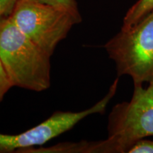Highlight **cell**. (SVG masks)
<instances>
[{"label":"cell","mask_w":153,"mask_h":153,"mask_svg":"<svg viewBox=\"0 0 153 153\" xmlns=\"http://www.w3.org/2000/svg\"><path fill=\"white\" fill-rule=\"evenodd\" d=\"M107 130L105 153L128 152L140 140L153 136V82L147 88L135 85L130 101L113 107Z\"/></svg>","instance_id":"3957f363"},{"label":"cell","mask_w":153,"mask_h":153,"mask_svg":"<svg viewBox=\"0 0 153 153\" xmlns=\"http://www.w3.org/2000/svg\"><path fill=\"white\" fill-rule=\"evenodd\" d=\"M153 11V0H138L127 11L122 28H127L140 22Z\"/></svg>","instance_id":"5b68a950"},{"label":"cell","mask_w":153,"mask_h":153,"mask_svg":"<svg viewBox=\"0 0 153 153\" xmlns=\"http://www.w3.org/2000/svg\"><path fill=\"white\" fill-rule=\"evenodd\" d=\"M104 48L118 77L131 76L134 86L153 82V11L131 27L121 28Z\"/></svg>","instance_id":"277c9868"},{"label":"cell","mask_w":153,"mask_h":153,"mask_svg":"<svg viewBox=\"0 0 153 153\" xmlns=\"http://www.w3.org/2000/svg\"><path fill=\"white\" fill-rule=\"evenodd\" d=\"M14 86L0 61V103L3 101L5 95Z\"/></svg>","instance_id":"8992f818"},{"label":"cell","mask_w":153,"mask_h":153,"mask_svg":"<svg viewBox=\"0 0 153 153\" xmlns=\"http://www.w3.org/2000/svg\"><path fill=\"white\" fill-rule=\"evenodd\" d=\"M128 153H153V140H140L129 149Z\"/></svg>","instance_id":"52a82bcc"},{"label":"cell","mask_w":153,"mask_h":153,"mask_svg":"<svg viewBox=\"0 0 153 153\" xmlns=\"http://www.w3.org/2000/svg\"><path fill=\"white\" fill-rule=\"evenodd\" d=\"M9 16L25 35L51 56L72 28L82 21L79 11L40 0H16Z\"/></svg>","instance_id":"7a4b0ae2"},{"label":"cell","mask_w":153,"mask_h":153,"mask_svg":"<svg viewBox=\"0 0 153 153\" xmlns=\"http://www.w3.org/2000/svg\"><path fill=\"white\" fill-rule=\"evenodd\" d=\"M40 1L48 4L59 6L73 11H79L77 3L76 2L75 0H40Z\"/></svg>","instance_id":"ba28073f"},{"label":"cell","mask_w":153,"mask_h":153,"mask_svg":"<svg viewBox=\"0 0 153 153\" xmlns=\"http://www.w3.org/2000/svg\"><path fill=\"white\" fill-rule=\"evenodd\" d=\"M51 57L17 27L9 15L0 17V61L14 87L36 92L49 89Z\"/></svg>","instance_id":"6da1fadb"},{"label":"cell","mask_w":153,"mask_h":153,"mask_svg":"<svg viewBox=\"0 0 153 153\" xmlns=\"http://www.w3.org/2000/svg\"><path fill=\"white\" fill-rule=\"evenodd\" d=\"M16 1V0H0V17L10 14Z\"/></svg>","instance_id":"9c48e42d"}]
</instances>
